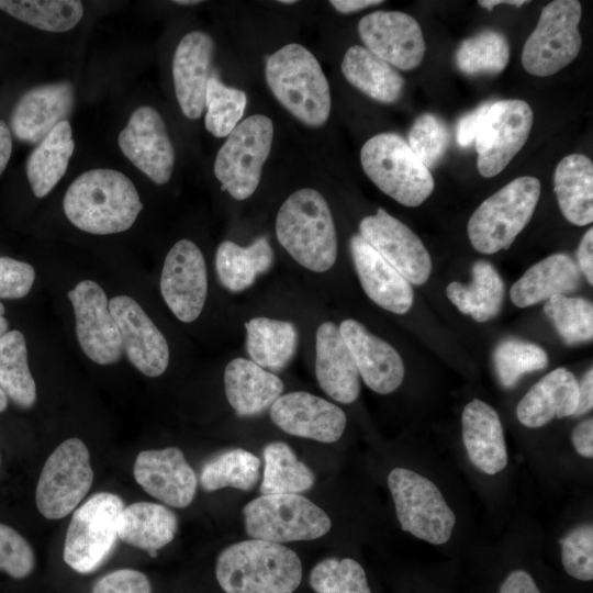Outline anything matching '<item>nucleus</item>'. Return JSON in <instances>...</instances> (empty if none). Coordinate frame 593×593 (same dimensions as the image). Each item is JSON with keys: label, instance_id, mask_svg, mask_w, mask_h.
<instances>
[{"label": "nucleus", "instance_id": "nucleus-46", "mask_svg": "<svg viewBox=\"0 0 593 593\" xmlns=\"http://www.w3.org/2000/svg\"><path fill=\"white\" fill-rule=\"evenodd\" d=\"M315 593H371L363 568L351 558H327L310 573Z\"/></svg>", "mask_w": 593, "mask_h": 593}, {"label": "nucleus", "instance_id": "nucleus-57", "mask_svg": "<svg viewBox=\"0 0 593 593\" xmlns=\"http://www.w3.org/2000/svg\"><path fill=\"white\" fill-rule=\"evenodd\" d=\"M12 153V135L7 123L0 120V176L5 169Z\"/></svg>", "mask_w": 593, "mask_h": 593}, {"label": "nucleus", "instance_id": "nucleus-37", "mask_svg": "<svg viewBox=\"0 0 593 593\" xmlns=\"http://www.w3.org/2000/svg\"><path fill=\"white\" fill-rule=\"evenodd\" d=\"M447 298L463 314L479 323L497 315L504 296V283L497 270L486 260H478L472 267V281L465 284L450 282Z\"/></svg>", "mask_w": 593, "mask_h": 593}, {"label": "nucleus", "instance_id": "nucleus-47", "mask_svg": "<svg viewBox=\"0 0 593 593\" xmlns=\"http://www.w3.org/2000/svg\"><path fill=\"white\" fill-rule=\"evenodd\" d=\"M450 134L445 122L433 113L419 115L409 133V145L428 168H434L445 156Z\"/></svg>", "mask_w": 593, "mask_h": 593}, {"label": "nucleus", "instance_id": "nucleus-6", "mask_svg": "<svg viewBox=\"0 0 593 593\" xmlns=\"http://www.w3.org/2000/svg\"><path fill=\"white\" fill-rule=\"evenodd\" d=\"M540 191L537 178L523 176L485 199L468 222L473 248L486 255L508 248L530 221Z\"/></svg>", "mask_w": 593, "mask_h": 593}, {"label": "nucleus", "instance_id": "nucleus-26", "mask_svg": "<svg viewBox=\"0 0 593 593\" xmlns=\"http://www.w3.org/2000/svg\"><path fill=\"white\" fill-rule=\"evenodd\" d=\"M315 376L321 389L343 404L355 402L360 392L355 360L333 322H323L315 335Z\"/></svg>", "mask_w": 593, "mask_h": 593}, {"label": "nucleus", "instance_id": "nucleus-20", "mask_svg": "<svg viewBox=\"0 0 593 593\" xmlns=\"http://www.w3.org/2000/svg\"><path fill=\"white\" fill-rule=\"evenodd\" d=\"M270 417L289 435L328 444L342 437L347 423L339 406L305 391L281 394L270 406Z\"/></svg>", "mask_w": 593, "mask_h": 593}, {"label": "nucleus", "instance_id": "nucleus-12", "mask_svg": "<svg viewBox=\"0 0 593 593\" xmlns=\"http://www.w3.org/2000/svg\"><path fill=\"white\" fill-rule=\"evenodd\" d=\"M92 481L87 446L76 437L66 439L44 463L35 492L37 510L48 519L67 516L87 495Z\"/></svg>", "mask_w": 593, "mask_h": 593}, {"label": "nucleus", "instance_id": "nucleus-56", "mask_svg": "<svg viewBox=\"0 0 593 593\" xmlns=\"http://www.w3.org/2000/svg\"><path fill=\"white\" fill-rule=\"evenodd\" d=\"M593 406V371L592 368L584 374L579 383L578 405L574 415H583Z\"/></svg>", "mask_w": 593, "mask_h": 593}, {"label": "nucleus", "instance_id": "nucleus-62", "mask_svg": "<svg viewBox=\"0 0 593 593\" xmlns=\"http://www.w3.org/2000/svg\"><path fill=\"white\" fill-rule=\"evenodd\" d=\"M174 2L177 3V4H181V5H192V4H198L201 1H199V0H176Z\"/></svg>", "mask_w": 593, "mask_h": 593}, {"label": "nucleus", "instance_id": "nucleus-52", "mask_svg": "<svg viewBox=\"0 0 593 593\" xmlns=\"http://www.w3.org/2000/svg\"><path fill=\"white\" fill-rule=\"evenodd\" d=\"M491 103L492 101H488L480 104L477 109L467 113L458 121L456 127V139L459 146L468 147L474 142L482 120Z\"/></svg>", "mask_w": 593, "mask_h": 593}, {"label": "nucleus", "instance_id": "nucleus-40", "mask_svg": "<svg viewBox=\"0 0 593 593\" xmlns=\"http://www.w3.org/2000/svg\"><path fill=\"white\" fill-rule=\"evenodd\" d=\"M0 10L36 29L66 32L83 15L78 0H0Z\"/></svg>", "mask_w": 593, "mask_h": 593}, {"label": "nucleus", "instance_id": "nucleus-49", "mask_svg": "<svg viewBox=\"0 0 593 593\" xmlns=\"http://www.w3.org/2000/svg\"><path fill=\"white\" fill-rule=\"evenodd\" d=\"M35 567L31 545L14 528L0 523V571L14 579L29 577Z\"/></svg>", "mask_w": 593, "mask_h": 593}, {"label": "nucleus", "instance_id": "nucleus-45", "mask_svg": "<svg viewBox=\"0 0 593 593\" xmlns=\"http://www.w3.org/2000/svg\"><path fill=\"white\" fill-rule=\"evenodd\" d=\"M493 359L500 382L505 388H513L524 374L541 370L548 362L541 347L519 339L501 342Z\"/></svg>", "mask_w": 593, "mask_h": 593}, {"label": "nucleus", "instance_id": "nucleus-35", "mask_svg": "<svg viewBox=\"0 0 593 593\" xmlns=\"http://www.w3.org/2000/svg\"><path fill=\"white\" fill-rule=\"evenodd\" d=\"M250 360L268 371L284 369L295 355L298 329L290 321L256 316L245 323Z\"/></svg>", "mask_w": 593, "mask_h": 593}, {"label": "nucleus", "instance_id": "nucleus-29", "mask_svg": "<svg viewBox=\"0 0 593 593\" xmlns=\"http://www.w3.org/2000/svg\"><path fill=\"white\" fill-rule=\"evenodd\" d=\"M283 388L277 374L247 358H234L224 369L225 395L239 416L260 414L273 404Z\"/></svg>", "mask_w": 593, "mask_h": 593}, {"label": "nucleus", "instance_id": "nucleus-17", "mask_svg": "<svg viewBox=\"0 0 593 593\" xmlns=\"http://www.w3.org/2000/svg\"><path fill=\"white\" fill-rule=\"evenodd\" d=\"M358 34L372 54L394 68L415 69L423 60L425 41L418 22L401 11H376L361 18Z\"/></svg>", "mask_w": 593, "mask_h": 593}, {"label": "nucleus", "instance_id": "nucleus-39", "mask_svg": "<svg viewBox=\"0 0 593 593\" xmlns=\"http://www.w3.org/2000/svg\"><path fill=\"white\" fill-rule=\"evenodd\" d=\"M261 495L299 494L314 484L312 470L298 460L291 447L283 441H272L264 448Z\"/></svg>", "mask_w": 593, "mask_h": 593}, {"label": "nucleus", "instance_id": "nucleus-21", "mask_svg": "<svg viewBox=\"0 0 593 593\" xmlns=\"http://www.w3.org/2000/svg\"><path fill=\"white\" fill-rule=\"evenodd\" d=\"M133 474L146 493L171 507H187L197 491V475L177 447L141 451Z\"/></svg>", "mask_w": 593, "mask_h": 593}, {"label": "nucleus", "instance_id": "nucleus-33", "mask_svg": "<svg viewBox=\"0 0 593 593\" xmlns=\"http://www.w3.org/2000/svg\"><path fill=\"white\" fill-rule=\"evenodd\" d=\"M178 528L176 514L165 505L136 502L121 513L119 539L133 547L147 550L152 557L167 546Z\"/></svg>", "mask_w": 593, "mask_h": 593}, {"label": "nucleus", "instance_id": "nucleus-16", "mask_svg": "<svg viewBox=\"0 0 593 593\" xmlns=\"http://www.w3.org/2000/svg\"><path fill=\"white\" fill-rule=\"evenodd\" d=\"M359 235L410 283L424 284L432 271L428 250L404 223L378 209L359 223Z\"/></svg>", "mask_w": 593, "mask_h": 593}, {"label": "nucleus", "instance_id": "nucleus-43", "mask_svg": "<svg viewBox=\"0 0 593 593\" xmlns=\"http://www.w3.org/2000/svg\"><path fill=\"white\" fill-rule=\"evenodd\" d=\"M247 98L243 90L225 86L210 76L205 91V127L216 137H225L238 125Z\"/></svg>", "mask_w": 593, "mask_h": 593}, {"label": "nucleus", "instance_id": "nucleus-41", "mask_svg": "<svg viewBox=\"0 0 593 593\" xmlns=\"http://www.w3.org/2000/svg\"><path fill=\"white\" fill-rule=\"evenodd\" d=\"M259 469L260 460L257 456L243 448H235L209 460L201 470L200 483L210 492L223 488L249 491L259 480Z\"/></svg>", "mask_w": 593, "mask_h": 593}, {"label": "nucleus", "instance_id": "nucleus-10", "mask_svg": "<svg viewBox=\"0 0 593 593\" xmlns=\"http://www.w3.org/2000/svg\"><path fill=\"white\" fill-rule=\"evenodd\" d=\"M272 138L273 123L266 115L255 114L238 123L214 161V175L223 191L235 200H246L256 191Z\"/></svg>", "mask_w": 593, "mask_h": 593}, {"label": "nucleus", "instance_id": "nucleus-4", "mask_svg": "<svg viewBox=\"0 0 593 593\" xmlns=\"http://www.w3.org/2000/svg\"><path fill=\"white\" fill-rule=\"evenodd\" d=\"M267 85L295 119L311 127L324 125L331 113L328 81L316 57L304 46L291 43L268 56Z\"/></svg>", "mask_w": 593, "mask_h": 593}, {"label": "nucleus", "instance_id": "nucleus-24", "mask_svg": "<svg viewBox=\"0 0 593 593\" xmlns=\"http://www.w3.org/2000/svg\"><path fill=\"white\" fill-rule=\"evenodd\" d=\"M74 101V87L69 82L34 87L15 103L10 116V131L19 141L38 143L66 120Z\"/></svg>", "mask_w": 593, "mask_h": 593}, {"label": "nucleus", "instance_id": "nucleus-2", "mask_svg": "<svg viewBox=\"0 0 593 593\" xmlns=\"http://www.w3.org/2000/svg\"><path fill=\"white\" fill-rule=\"evenodd\" d=\"M215 575L226 593H293L302 580V563L281 544L249 539L220 553Z\"/></svg>", "mask_w": 593, "mask_h": 593}, {"label": "nucleus", "instance_id": "nucleus-34", "mask_svg": "<svg viewBox=\"0 0 593 593\" xmlns=\"http://www.w3.org/2000/svg\"><path fill=\"white\" fill-rule=\"evenodd\" d=\"M275 255L266 236L248 246L232 240L222 242L215 254V270L220 283L231 292H240L254 284L257 277L269 271Z\"/></svg>", "mask_w": 593, "mask_h": 593}, {"label": "nucleus", "instance_id": "nucleus-42", "mask_svg": "<svg viewBox=\"0 0 593 593\" xmlns=\"http://www.w3.org/2000/svg\"><path fill=\"white\" fill-rule=\"evenodd\" d=\"M510 60L506 36L494 30H484L462 41L457 48V68L470 76L496 75Z\"/></svg>", "mask_w": 593, "mask_h": 593}, {"label": "nucleus", "instance_id": "nucleus-22", "mask_svg": "<svg viewBox=\"0 0 593 593\" xmlns=\"http://www.w3.org/2000/svg\"><path fill=\"white\" fill-rule=\"evenodd\" d=\"M338 328L365 384L379 394L395 391L405 373L396 349L356 320H344Z\"/></svg>", "mask_w": 593, "mask_h": 593}, {"label": "nucleus", "instance_id": "nucleus-63", "mask_svg": "<svg viewBox=\"0 0 593 593\" xmlns=\"http://www.w3.org/2000/svg\"><path fill=\"white\" fill-rule=\"evenodd\" d=\"M279 2L283 4H292V3H295L296 1L295 0H280Z\"/></svg>", "mask_w": 593, "mask_h": 593}, {"label": "nucleus", "instance_id": "nucleus-7", "mask_svg": "<svg viewBox=\"0 0 593 593\" xmlns=\"http://www.w3.org/2000/svg\"><path fill=\"white\" fill-rule=\"evenodd\" d=\"M243 515L251 539L275 544L314 540L332 527L328 515L300 494L261 495L244 506Z\"/></svg>", "mask_w": 593, "mask_h": 593}, {"label": "nucleus", "instance_id": "nucleus-51", "mask_svg": "<svg viewBox=\"0 0 593 593\" xmlns=\"http://www.w3.org/2000/svg\"><path fill=\"white\" fill-rule=\"evenodd\" d=\"M92 593H152V586L144 573L133 569H120L98 580Z\"/></svg>", "mask_w": 593, "mask_h": 593}, {"label": "nucleus", "instance_id": "nucleus-48", "mask_svg": "<svg viewBox=\"0 0 593 593\" xmlns=\"http://www.w3.org/2000/svg\"><path fill=\"white\" fill-rule=\"evenodd\" d=\"M561 561L566 572L581 581L593 579V527L583 524L561 539Z\"/></svg>", "mask_w": 593, "mask_h": 593}, {"label": "nucleus", "instance_id": "nucleus-50", "mask_svg": "<svg viewBox=\"0 0 593 593\" xmlns=\"http://www.w3.org/2000/svg\"><path fill=\"white\" fill-rule=\"evenodd\" d=\"M35 280L34 268L24 261L0 256V298L14 300L24 298Z\"/></svg>", "mask_w": 593, "mask_h": 593}, {"label": "nucleus", "instance_id": "nucleus-11", "mask_svg": "<svg viewBox=\"0 0 593 593\" xmlns=\"http://www.w3.org/2000/svg\"><path fill=\"white\" fill-rule=\"evenodd\" d=\"M581 15L582 5L577 0H555L542 7L523 47L524 69L533 76L547 77L569 65L582 46Z\"/></svg>", "mask_w": 593, "mask_h": 593}, {"label": "nucleus", "instance_id": "nucleus-32", "mask_svg": "<svg viewBox=\"0 0 593 593\" xmlns=\"http://www.w3.org/2000/svg\"><path fill=\"white\" fill-rule=\"evenodd\" d=\"M340 68L351 86L376 101L393 103L403 93L404 79L399 71L363 46L349 47Z\"/></svg>", "mask_w": 593, "mask_h": 593}, {"label": "nucleus", "instance_id": "nucleus-15", "mask_svg": "<svg viewBox=\"0 0 593 593\" xmlns=\"http://www.w3.org/2000/svg\"><path fill=\"white\" fill-rule=\"evenodd\" d=\"M160 293L179 321L191 323L200 316L208 295V272L203 254L193 242L180 239L169 249Z\"/></svg>", "mask_w": 593, "mask_h": 593}, {"label": "nucleus", "instance_id": "nucleus-14", "mask_svg": "<svg viewBox=\"0 0 593 593\" xmlns=\"http://www.w3.org/2000/svg\"><path fill=\"white\" fill-rule=\"evenodd\" d=\"M67 295L74 309L76 336L86 356L98 365L118 362L123 354L121 336L102 287L82 280Z\"/></svg>", "mask_w": 593, "mask_h": 593}, {"label": "nucleus", "instance_id": "nucleus-59", "mask_svg": "<svg viewBox=\"0 0 593 593\" xmlns=\"http://www.w3.org/2000/svg\"><path fill=\"white\" fill-rule=\"evenodd\" d=\"M478 3L484 8V9H488V10H492L494 7L499 5V4H508V5H515L517 8L528 3V1L526 0H506V1H501V0H480L478 1Z\"/></svg>", "mask_w": 593, "mask_h": 593}, {"label": "nucleus", "instance_id": "nucleus-5", "mask_svg": "<svg viewBox=\"0 0 593 593\" xmlns=\"http://www.w3.org/2000/svg\"><path fill=\"white\" fill-rule=\"evenodd\" d=\"M360 161L368 178L402 205L418 206L434 190L429 169L399 134L380 133L369 138Z\"/></svg>", "mask_w": 593, "mask_h": 593}, {"label": "nucleus", "instance_id": "nucleus-1", "mask_svg": "<svg viewBox=\"0 0 593 593\" xmlns=\"http://www.w3.org/2000/svg\"><path fill=\"white\" fill-rule=\"evenodd\" d=\"M63 209L77 228L96 235L128 230L143 210L136 187L114 169H92L78 176L67 189Z\"/></svg>", "mask_w": 593, "mask_h": 593}, {"label": "nucleus", "instance_id": "nucleus-28", "mask_svg": "<svg viewBox=\"0 0 593 593\" xmlns=\"http://www.w3.org/2000/svg\"><path fill=\"white\" fill-rule=\"evenodd\" d=\"M579 382L566 368H557L537 383L521 399L516 416L526 427L538 428L555 417L574 415L578 405Z\"/></svg>", "mask_w": 593, "mask_h": 593}, {"label": "nucleus", "instance_id": "nucleus-36", "mask_svg": "<svg viewBox=\"0 0 593 593\" xmlns=\"http://www.w3.org/2000/svg\"><path fill=\"white\" fill-rule=\"evenodd\" d=\"M74 149L67 120L59 122L33 149L26 161V176L36 198L47 195L63 178Z\"/></svg>", "mask_w": 593, "mask_h": 593}, {"label": "nucleus", "instance_id": "nucleus-25", "mask_svg": "<svg viewBox=\"0 0 593 593\" xmlns=\"http://www.w3.org/2000/svg\"><path fill=\"white\" fill-rule=\"evenodd\" d=\"M350 253L360 284L380 307L405 314L414 301L411 283L359 234L351 236Z\"/></svg>", "mask_w": 593, "mask_h": 593}, {"label": "nucleus", "instance_id": "nucleus-44", "mask_svg": "<svg viewBox=\"0 0 593 593\" xmlns=\"http://www.w3.org/2000/svg\"><path fill=\"white\" fill-rule=\"evenodd\" d=\"M546 315L567 345L590 342L593 337V305L583 298L555 295L544 305Z\"/></svg>", "mask_w": 593, "mask_h": 593}, {"label": "nucleus", "instance_id": "nucleus-19", "mask_svg": "<svg viewBox=\"0 0 593 593\" xmlns=\"http://www.w3.org/2000/svg\"><path fill=\"white\" fill-rule=\"evenodd\" d=\"M128 361L143 374L155 378L169 365L166 337L143 307L130 295H116L109 301Z\"/></svg>", "mask_w": 593, "mask_h": 593}, {"label": "nucleus", "instance_id": "nucleus-31", "mask_svg": "<svg viewBox=\"0 0 593 593\" xmlns=\"http://www.w3.org/2000/svg\"><path fill=\"white\" fill-rule=\"evenodd\" d=\"M553 190L559 209L572 224L584 226L593 221V164L582 154L566 156L557 165Z\"/></svg>", "mask_w": 593, "mask_h": 593}, {"label": "nucleus", "instance_id": "nucleus-54", "mask_svg": "<svg viewBox=\"0 0 593 593\" xmlns=\"http://www.w3.org/2000/svg\"><path fill=\"white\" fill-rule=\"evenodd\" d=\"M571 440L577 452L584 458L593 457V419L580 422L573 429Z\"/></svg>", "mask_w": 593, "mask_h": 593}, {"label": "nucleus", "instance_id": "nucleus-18", "mask_svg": "<svg viewBox=\"0 0 593 593\" xmlns=\"http://www.w3.org/2000/svg\"><path fill=\"white\" fill-rule=\"evenodd\" d=\"M119 147L130 161L156 184L169 181L175 149L161 115L152 107H139L118 136Z\"/></svg>", "mask_w": 593, "mask_h": 593}, {"label": "nucleus", "instance_id": "nucleus-61", "mask_svg": "<svg viewBox=\"0 0 593 593\" xmlns=\"http://www.w3.org/2000/svg\"><path fill=\"white\" fill-rule=\"evenodd\" d=\"M8 406V396L0 388V413L3 412Z\"/></svg>", "mask_w": 593, "mask_h": 593}, {"label": "nucleus", "instance_id": "nucleus-8", "mask_svg": "<svg viewBox=\"0 0 593 593\" xmlns=\"http://www.w3.org/2000/svg\"><path fill=\"white\" fill-rule=\"evenodd\" d=\"M122 499L96 493L72 514L64 544V560L78 573L96 571L111 555L119 538Z\"/></svg>", "mask_w": 593, "mask_h": 593}, {"label": "nucleus", "instance_id": "nucleus-3", "mask_svg": "<svg viewBox=\"0 0 593 593\" xmlns=\"http://www.w3.org/2000/svg\"><path fill=\"white\" fill-rule=\"evenodd\" d=\"M280 245L303 268L329 270L337 259V233L329 205L317 190L302 188L281 204L276 217Z\"/></svg>", "mask_w": 593, "mask_h": 593}, {"label": "nucleus", "instance_id": "nucleus-13", "mask_svg": "<svg viewBox=\"0 0 593 593\" xmlns=\"http://www.w3.org/2000/svg\"><path fill=\"white\" fill-rule=\"evenodd\" d=\"M534 122L530 105L521 99L492 102L474 139L479 172L499 175L528 139Z\"/></svg>", "mask_w": 593, "mask_h": 593}, {"label": "nucleus", "instance_id": "nucleus-60", "mask_svg": "<svg viewBox=\"0 0 593 593\" xmlns=\"http://www.w3.org/2000/svg\"><path fill=\"white\" fill-rule=\"evenodd\" d=\"M5 309L0 302V338L3 337L9 332V322L4 316Z\"/></svg>", "mask_w": 593, "mask_h": 593}, {"label": "nucleus", "instance_id": "nucleus-58", "mask_svg": "<svg viewBox=\"0 0 593 593\" xmlns=\"http://www.w3.org/2000/svg\"><path fill=\"white\" fill-rule=\"evenodd\" d=\"M332 7L344 14L363 10L369 7H374L383 3L381 0H332Z\"/></svg>", "mask_w": 593, "mask_h": 593}, {"label": "nucleus", "instance_id": "nucleus-23", "mask_svg": "<svg viewBox=\"0 0 593 593\" xmlns=\"http://www.w3.org/2000/svg\"><path fill=\"white\" fill-rule=\"evenodd\" d=\"M214 53L212 37L192 31L179 42L172 58V79L176 98L182 113L199 119L205 109V91Z\"/></svg>", "mask_w": 593, "mask_h": 593}, {"label": "nucleus", "instance_id": "nucleus-55", "mask_svg": "<svg viewBox=\"0 0 593 593\" xmlns=\"http://www.w3.org/2000/svg\"><path fill=\"white\" fill-rule=\"evenodd\" d=\"M578 265L590 284H593V230L590 228L582 237L578 251Z\"/></svg>", "mask_w": 593, "mask_h": 593}, {"label": "nucleus", "instance_id": "nucleus-38", "mask_svg": "<svg viewBox=\"0 0 593 593\" xmlns=\"http://www.w3.org/2000/svg\"><path fill=\"white\" fill-rule=\"evenodd\" d=\"M0 388L19 407L30 409L36 401L25 337L18 329L9 331L0 338Z\"/></svg>", "mask_w": 593, "mask_h": 593}, {"label": "nucleus", "instance_id": "nucleus-27", "mask_svg": "<svg viewBox=\"0 0 593 593\" xmlns=\"http://www.w3.org/2000/svg\"><path fill=\"white\" fill-rule=\"evenodd\" d=\"M461 423L463 445L472 465L486 474L501 472L508 457L497 412L473 399L465 406Z\"/></svg>", "mask_w": 593, "mask_h": 593}, {"label": "nucleus", "instance_id": "nucleus-53", "mask_svg": "<svg viewBox=\"0 0 593 593\" xmlns=\"http://www.w3.org/2000/svg\"><path fill=\"white\" fill-rule=\"evenodd\" d=\"M499 593H540V591L528 572L514 570L506 577Z\"/></svg>", "mask_w": 593, "mask_h": 593}, {"label": "nucleus", "instance_id": "nucleus-30", "mask_svg": "<svg viewBox=\"0 0 593 593\" xmlns=\"http://www.w3.org/2000/svg\"><path fill=\"white\" fill-rule=\"evenodd\" d=\"M580 271L567 254L551 255L528 268L512 286L511 300L518 307L532 306L555 295L575 291Z\"/></svg>", "mask_w": 593, "mask_h": 593}, {"label": "nucleus", "instance_id": "nucleus-9", "mask_svg": "<svg viewBox=\"0 0 593 593\" xmlns=\"http://www.w3.org/2000/svg\"><path fill=\"white\" fill-rule=\"evenodd\" d=\"M388 485L402 530L433 545L450 539L456 516L434 482L413 470L394 468Z\"/></svg>", "mask_w": 593, "mask_h": 593}]
</instances>
